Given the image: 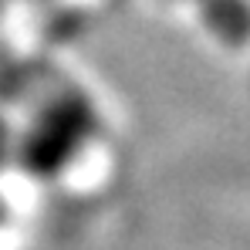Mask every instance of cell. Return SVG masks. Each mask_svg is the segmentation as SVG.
<instances>
[{
	"label": "cell",
	"instance_id": "3",
	"mask_svg": "<svg viewBox=\"0 0 250 250\" xmlns=\"http://www.w3.org/2000/svg\"><path fill=\"white\" fill-rule=\"evenodd\" d=\"M3 152H7V125L0 122V159H3Z\"/></svg>",
	"mask_w": 250,
	"mask_h": 250
},
{
	"label": "cell",
	"instance_id": "1",
	"mask_svg": "<svg viewBox=\"0 0 250 250\" xmlns=\"http://www.w3.org/2000/svg\"><path fill=\"white\" fill-rule=\"evenodd\" d=\"M95 128H98V115L91 102L82 91H64L54 102H47L38 122L31 125L21 146V163L38 179L58 176L95 135Z\"/></svg>",
	"mask_w": 250,
	"mask_h": 250
},
{
	"label": "cell",
	"instance_id": "2",
	"mask_svg": "<svg viewBox=\"0 0 250 250\" xmlns=\"http://www.w3.org/2000/svg\"><path fill=\"white\" fill-rule=\"evenodd\" d=\"M223 44L250 41V0H189Z\"/></svg>",
	"mask_w": 250,
	"mask_h": 250
}]
</instances>
